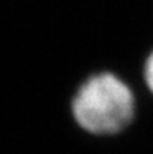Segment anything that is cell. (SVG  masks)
Returning <instances> with one entry per match:
<instances>
[{"instance_id":"cell-2","label":"cell","mask_w":153,"mask_h":154,"mask_svg":"<svg viewBox=\"0 0 153 154\" xmlns=\"http://www.w3.org/2000/svg\"><path fill=\"white\" fill-rule=\"evenodd\" d=\"M144 79L153 93V52L149 55V58L144 64Z\"/></svg>"},{"instance_id":"cell-1","label":"cell","mask_w":153,"mask_h":154,"mask_svg":"<svg viewBox=\"0 0 153 154\" xmlns=\"http://www.w3.org/2000/svg\"><path fill=\"white\" fill-rule=\"evenodd\" d=\"M75 121L95 135H111L123 130L134 118L132 90L113 73L90 76L72 100Z\"/></svg>"}]
</instances>
